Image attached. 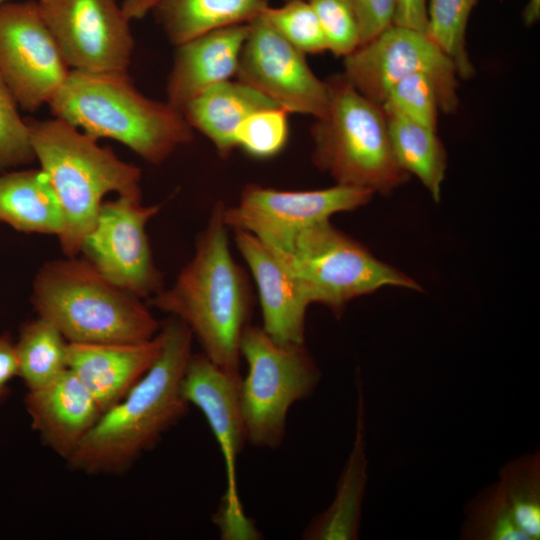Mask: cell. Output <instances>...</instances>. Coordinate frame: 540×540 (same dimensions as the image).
<instances>
[{
    "instance_id": "6da1fadb",
    "label": "cell",
    "mask_w": 540,
    "mask_h": 540,
    "mask_svg": "<svg viewBox=\"0 0 540 540\" xmlns=\"http://www.w3.org/2000/svg\"><path fill=\"white\" fill-rule=\"evenodd\" d=\"M159 333V356L128 393L100 415L66 461L72 470L90 475L123 472L187 413L181 382L193 334L173 316Z\"/></svg>"
},
{
    "instance_id": "8d00e7d4",
    "label": "cell",
    "mask_w": 540,
    "mask_h": 540,
    "mask_svg": "<svg viewBox=\"0 0 540 540\" xmlns=\"http://www.w3.org/2000/svg\"><path fill=\"white\" fill-rule=\"evenodd\" d=\"M159 0H123L122 9L128 19L141 20L150 11H153Z\"/></svg>"
},
{
    "instance_id": "52a82bcc",
    "label": "cell",
    "mask_w": 540,
    "mask_h": 540,
    "mask_svg": "<svg viewBox=\"0 0 540 540\" xmlns=\"http://www.w3.org/2000/svg\"><path fill=\"white\" fill-rule=\"evenodd\" d=\"M240 353L248 365L239 388L247 442L259 448H279L290 407L314 392L320 370L305 344H278L262 327L249 324L241 336Z\"/></svg>"
},
{
    "instance_id": "ffe728a7",
    "label": "cell",
    "mask_w": 540,
    "mask_h": 540,
    "mask_svg": "<svg viewBox=\"0 0 540 540\" xmlns=\"http://www.w3.org/2000/svg\"><path fill=\"white\" fill-rule=\"evenodd\" d=\"M357 415L353 448L340 475L331 505L313 518L302 536L307 540H354L359 536L367 483L363 383L357 377Z\"/></svg>"
},
{
    "instance_id": "f546056e",
    "label": "cell",
    "mask_w": 540,
    "mask_h": 540,
    "mask_svg": "<svg viewBox=\"0 0 540 540\" xmlns=\"http://www.w3.org/2000/svg\"><path fill=\"white\" fill-rule=\"evenodd\" d=\"M263 15L283 38L305 55L328 51L321 24L308 0H287L278 7L268 6Z\"/></svg>"
},
{
    "instance_id": "f1b7e54d",
    "label": "cell",
    "mask_w": 540,
    "mask_h": 540,
    "mask_svg": "<svg viewBox=\"0 0 540 540\" xmlns=\"http://www.w3.org/2000/svg\"><path fill=\"white\" fill-rule=\"evenodd\" d=\"M381 108L385 114L398 115L437 130L438 92L432 79L423 73L404 77L392 85Z\"/></svg>"
},
{
    "instance_id": "836d02e7",
    "label": "cell",
    "mask_w": 540,
    "mask_h": 540,
    "mask_svg": "<svg viewBox=\"0 0 540 540\" xmlns=\"http://www.w3.org/2000/svg\"><path fill=\"white\" fill-rule=\"evenodd\" d=\"M360 31V46L393 24L397 0H349Z\"/></svg>"
},
{
    "instance_id": "7a4b0ae2",
    "label": "cell",
    "mask_w": 540,
    "mask_h": 540,
    "mask_svg": "<svg viewBox=\"0 0 540 540\" xmlns=\"http://www.w3.org/2000/svg\"><path fill=\"white\" fill-rule=\"evenodd\" d=\"M222 203L213 207L192 259L174 284L152 304L184 322L205 354L229 375L241 379L240 340L251 308L249 285L228 244Z\"/></svg>"
},
{
    "instance_id": "e575fe53",
    "label": "cell",
    "mask_w": 540,
    "mask_h": 540,
    "mask_svg": "<svg viewBox=\"0 0 540 540\" xmlns=\"http://www.w3.org/2000/svg\"><path fill=\"white\" fill-rule=\"evenodd\" d=\"M428 0H397L393 24L426 33Z\"/></svg>"
},
{
    "instance_id": "ac0fdd59",
    "label": "cell",
    "mask_w": 540,
    "mask_h": 540,
    "mask_svg": "<svg viewBox=\"0 0 540 540\" xmlns=\"http://www.w3.org/2000/svg\"><path fill=\"white\" fill-rule=\"evenodd\" d=\"M24 403L33 429L65 461L102 414L95 398L69 369L51 383L28 390Z\"/></svg>"
},
{
    "instance_id": "603a6c76",
    "label": "cell",
    "mask_w": 540,
    "mask_h": 540,
    "mask_svg": "<svg viewBox=\"0 0 540 540\" xmlns=\"http://www.w3.org/2000/svg\"><path fill=\"white\" fill-rule=\"evenodd\" d=\"M268 6L269 0H159L153 11L177 46L215 29L248 24Z\"/></svg>"
},
{
    "instance_id": "83f0119b",
    "label": "cell",
    "mask_w": 540,
    "mask_h": 540,
    "mask_svg": "<svg viewBox=\"0 0 540 540\" xmlns=\"http://www.w3.org/2000/svg\"><path fill=\"white\" fill-rule=\"evenodd\" d=\"M461 538L526 540L518 528L500 482L480 492L466 508Z\"/></svg>"
},
{
    "instance_id": "d6986e66",
    "label": "cell",
    "mask_w": 540,
    "mask_h": 540,
    "mask_svg": "<svg viewBox=\"0 0 540 540\" xmlns=\"http://www.w3.org/2000/svg\"><path fill=\"white\" fill-rule=\"evenodd\" d=\"M248 24L215 29L176 46L167 102L182 112L195 97L236 76Z\"/></svg>"
},
{
    "instance_id": "5b68a950",
    "label": "cell",
    "mask_w": 540,
    "mask_h": 540,
    "mask_svg": "<svg viewBox=\"0 0 540 540\" xmlns=\"http://www.w3.org/2000/svg\"><path fill=\"white\" fill-rule=\"evenodd\" d=\"M38 316L52 322L68 342H138L161 324L140 297L107 280L87 259L47 262L33 282Z\"/></svg>"
},
{
    "instance_id": "9c48e42d",
    "label": "cell",
    "mask_w": 540,
    "mask_h": 540,
    "mask_svg": "<svg viewBox=\"0 0 540 540\" xmlns=\"http://www.w3.org/2000/svg\"><path fill=\"white\" fill-rule=\"evenodd\" d=\"M343 66L345 78L380 107L397 81L423 73L436 86L440 111L452 114L458 108L456 67L425 32L392 24L345 56Z\"/></svg>"
},
{
    "instance_id": "7c38bea8",
    "label": "cell",
    "mask_w": 540,
    "mask_h": 540,
    "mask_svg": "<svg viewBox=\"0 0 540 540\" xmlns=\"http://www.w3.org/2000/svg\"><path fill=\"white\" fill-rule=\"evenodd\" d=\"M41 16L70 70L125 72L134 38L117 0H37Z\"/></svg>"
},
{
    "instance_id": "8fae6325",
    "label": "cell",
    "mask_w": 540,
    "mask_h": 540,
    "mask_svg": "<svg viewBox=\"0 0 540 540\" xmlns=\"http://www.w3.org/2000/svg\"><path fill=\"white\" fill-rule=\"evenodd\" d=\"M374 192L336 184L318 190L289 191L246 186L237 204L223 207L227 228L251 233L271 248L288 253L298 235L339 212L367 204Z\"/></svg>"
},
{
    "instance_id": "74e56055",
    "label": "cell",
    "mask_w": 540,
    "mask_h": 540,
    "mask_svg": "<svg viewBox=\"0 0 540 540\" xmlns=\"http://www.w3.org/2000/svg\"><path fill=\"white\" fill-rule=\"evenodd\" d=\"M540 16V0H529L523 10L522 18L526 26L535 24Z\"/></svg>"
},
{
    "instance_id": "d6a6232c",
    "label": "cell",
    "mask_w": 540,
    "mask_h": 540,
    "mask_svg": "<svg viewBox=\"0 0 540 540\" xmlns=\"http://www.w3.org/2000/svg\"><path fill=\"white\" fill-rule=\"evenodd\" d=\"M324 32L328 51L338 57L351 54L360 46V31L349 0H308Z\"/></svg>"
},
{
    "instance_id": "4316f807",
    "label": "cell",
    "mask_w": 540,
    "mask_h": 540,
    "mask_svg": "<svg viewBox=\"0 0 540 540\" xmlns=\"http://www.w3.org/2000/svg\"><path fill=\"white\" fill-rule=\"evenodd\" d=\"M479 0H428L426 34L453 61L459 78L470 79L475 68L466 48L470 15Z\"/></svg>"
},
{
    "instance_id": "f35d334b",
    "label": "cell",
    "mask_w": 540,
    "mask_h": 540,
    "mask_svg": "<svg viewBox=\"0 0 540 540\" xmlns=\"http://www.w3.org/2000/svg\"><path fill=\"white\" fill-rule=\"evenodd\" d=\"M3 0H0V3L2 2Z\"/></svg>"
},
{
    "instance_id": "484cf974",
    "label": "cell",
    "mask_w": 540,
    "mask_h": 540,
    "mask_svg": "<svg viewBox=\"0 0 540 540\" xmlns=\"http://www.w3.org/2000/svg\"><path fill=\"white\" fill-rule=\"evenodd\" d=\"M514 520L526 540L540 538V456L525 455L506 464L499 480Z\"/></svg>"
},
{
    "instance_id": "2e32d148",
    "label": "cell",
    "mask_w": 540,
    "mask_h": 540,
    "mask_svg": "<svg viewBox=\"0 0 540 540\" xmlns=\"http://www.w3.org/2000/svg\"><path fill=\"white\" fill-rule=\"evenodd\" d=\"M233 231L237 249L257 285L262 329L278 344H305V317L310 304L286 256L249 232Z\"/></svg>"
},
{
    "instance_id": "30bf717a",
    "label": "cell",
    "mask_w": 540,
    "mask_h": 540,
    "mask_svg": "<svg viewBox=\"0 0 540 540\" xmlns=\"http://www.w3.org/2000/svg\"><path fill=\"white\" fill-rule=\"evenodd\" d=\"M241 379L229 375L200 353L191 355L181 382L184 399L203 413L224 460L226 491L214 522L221 538L226 540L260 536L244 513L236 482V462L247 443L239 401Z\"/></svg>"
},
{
    "instance_id": "cb8c5ba5",
    "label": "cell",
    "mask_w": 540,
    "mask_h": 540,
    "mask_svg": "<svg viewBox=\"0 0 540 540\" xmlns=\"http://www.w3.org/2000/svg\"><path fill=\"white\" fill-rule=\"evenodd\" d=\"M385 117L397 163L409 175L416 176L433 200L439 202L447 168V154L437 130L398 115L385 114Z\"/></svg>"
},
{
    "instance_id": "ab89813d",
    "label": "cell",
    "mask_w": 540,
    "mask_h": 540,
    "mask_svg": "<svg viewBox=\"0 0 540 540\" xmlns=\"http://www.w3.org/2000/svg\"><path fill=\"white\" fill-rule=\"evenodd\" d=\"M284 1H287V0H284Z\"/></svg>"
},
{
    "instance_id": "8992f818",
    "label": "cell",
    "mask_w": 540,
    "mask_h": 540,
    "mask_svg": "<svg viewBox=\"0 0 540 540\" xmlns=\"http://www.w3.org/2000/svg\"><path fill=\"white\" fill-rule=\"evenodd\" d=\"M326 82L327 108L311 128L314 165L336 184L391 194L410 175L394 157L382 108L362 95L342 73Z\"/></svg>"
},
{
    "instance_id": "ba28073f",
    "label": "cell",
    "mask_w": 540,
    "mask_h": 540,
    "mask_svg": "<svg viewBox=\"0 0 540 540\" xmlns=\"http://www.w3.org/2000/svg\"><path fill=\"white\" fill-rule=\"evenodd\" d=\"M283 254L309 304H322L335 315H340L351 300L383 287L422 290L415 280L377 259L329 220L302 231L290 252Z\"/></svg>"
},
{
    "instance_id": "3957f363",
    "label": "cell",
    "mask_w": 540,
    "mask_h": 540,
    "mask_svg": "<svg viewBox=\"0 0 540 540\" xmlns=\"http://www.w3.org/2000/svg\"><path fill=\"white\" fill-rule=\"evenodd\" d=\"M48 106L53 117L96 140L118 141L154 165L193 139L183 113L167 101L143 95L127 71L70 70Z\"/></svg>"
},
{
    "instance_id": "d590c367",
    "label": "cell",
    "mask_w": 540,
    "mask_h": 540,
    "mask_svg": "<svg viewBox=\"0 0 540 540\" xmlns=\"http://www.w3.org/2000/svg\"><path fill=\"white\" fill-rule=\"evenodd\" d=\"M18 376L15 344L7 334L0 336V401L9 394V382Z\"/></svg>"
},
{
    "instance_id": "d4e9b609",
    "label": "cell",
    "mask_w": 540,
    "mask_h": 540,
    "mask_svg": "<svg viewBox=\"0 0 540 540\" xmlns=\"http://www.w3.org/2000/svg\"><path fill=\"white\" fill-rule=\"evenodd\" d=\"M67 346L59 329L44 317L38 316L22 326L15 351L18 376L28 390L51 383L68 369Z\"/></svg>"
},
{
    "instance_id": "1f68e13d",
    "label": "cell",
    "mask_w": 540,
    "mask_h": 540,
    "mask_svg": "<svg viewBox=\"0 0 540 540\" xmlns=\"http://www.w3.org/2000/svg\"><path fill=\"white\" fill-rule=\"evenodd\" d=\"M0 73V169L29 164L35 159L29 128Z\"/></svg>"
},
{
    "instance_id": "9a60e30c",
    "label": "cell",
    "mask_w": 540,
    "mask_h": 540,
    "mask_svg": "<svg viewBox=\"0 0 540 540\" xmlns=\"http://www.w3.org/2000/svg\"><path fill=\"white\" fill-rule=\"evenodd\" d=\"M236 78L289 113L316 119L326 111L327 82L315 75L305 54L283 38L263 13L249 23Z\"/></svg>"
},
{
    "instance_id": "4dcf8cb0",
    "label": "cell",
    "mask_w": 540,
    "mask_h": 540,
    "mask_svg": "<svg viewBox=\"0 0 540 540\" xmlns=\"http://www.w3.org/2000/svg\"><path fill=\"white\" fill-rule=\"evenodd\" d=\"M289 114L278 106L251 113L236 130V148H241L255 158L276 156L288 141Z\"/></svg>"
},
{
    "instance_id": "5bb4252c",
    "label": "cell",
    "mask_w": 540,
    "mask_h": 540,
    "mask_svg": "<svg viewBox=\"0 0 540 540\" xmlns=\"http://www.w3.org/2000/svg\"><path fill=\"white\" fill-rule=\"evenodd\" d=\"M69 72L37 1L0 3V73L18 106L48 105Z\"/></svg>"
},
{
    "instance_id": "4fadbf2b",
    "label": "cell",
    "mask_w": 540,
    "mask_h": 540,
    "mask_svg": "<svg viewBox=\"0 0 540 540\" xmlns=\"http://www.w3.org/2000/svg\"><path fill=\"white\" fill-rule=\"evenodd\" d=\"M158 211V205H144L142 196L103 202L80 251L107 280L140 298L162 290L145 230Z\"/></svg>"
},
{
    "instance_id": "e0dca14e",
    "label": "cell",
    "mask_w": 540,
    "mask_h": 540,
    "mask_svg": "<svg viewBox=\"0 0 540 540\" xmlns=\"http://www.w3.org/2000/svg\"><path fill=\"white\" fill-rule=\"evenodd\" d=\"M161 348L159 332L138 342H68L67 367L92 394L103 413L142 378Z\"/></svg>"
},
{
    "instance_id": "7402d4cb",
    "label": "cell",
    "mask_w": 540,
    "mask_h": 540,
    "mask_svg": "<svg viewBox=\"0 0 540 540\" xmlns=\"http://www.w3.org/2000/svg\"><path fill=\"white\" fill-rule=\"evenodd\" d=\"M0 222L26 233L60 235L62 210L41 169L0 175Z\"/></svg>"
},
{
    "instance_id": "44dd1931",
    "label": "cell",
    "mask_w": 540,
    "mask_h": 540,
    "mask_svg": "<svg viewBox=\"0 0 540 540\" xmlns=\"http://www.w3.org/2000/svg\"><path fill=\"white\" fill-rule=\"evenodd\" d=\"M275 106L258 90L231 79L195 97L182 113L192 129L207 137L218 154L226 158L236 148L235 133L241 122L257 110Z\"/></svg>"
},
{
    "instance_id": "277c9868",
    "label": "cell",
    "mask_w": 540,
    "mask_h": 540,
    "mask_svg": "<svg viewBox=\"0 0 540 540\" xmlns=\"http://www.w3.org/2000/svg\"><path fill=\"white\" fill-rule=\"evenodd\" d=\"M26 122L35 159L62 210L61 249L68 257H75L106 194L141 196V170L61 119Z\"/></svg>"
}]
</instances>
